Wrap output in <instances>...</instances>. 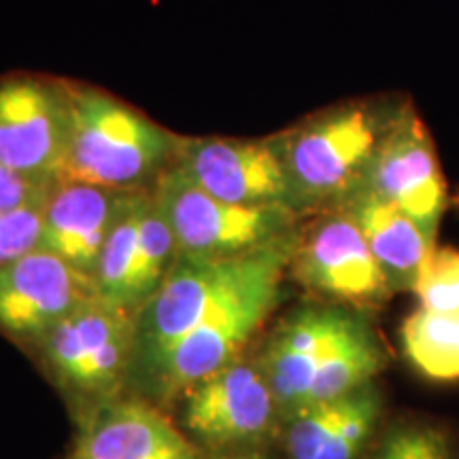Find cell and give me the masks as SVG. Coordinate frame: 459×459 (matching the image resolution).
Returning a JSON list of instances; mask_svg holds the SVG:
<instances>
[{
	"mask_svg": "<svg viewBox=\"0 0 459 459\" xmlns=\"http://www.w3.org/2000/svg\"><path fill=\"white\" fill-rule=\"evenodd\" d=\"M175 149L170 132L113 96L68 91V145L60 181L124 192L156 172Z\"/></svg>",
	"mask_w": 459,
	"mask_h": 459,
	"instance_id": "6da1fadb",
	"label": "cell"
},
{
	"mask_svg": "<svg viewBox=\"0 0 459 459\" xmlns=\"http://www.w3.org/2000/svg\"><path fill=\"white\" fill-rule=\"evenodd\" d=\"M281 238L238 255L177 254L162 285L136 313L134 351L147 375L172 344L260 271Z\"/></svg>",
	"mask_w": 459,
	"mask_h": 459,
	"instance_id": "7a4b0ae2",
	"label": "cell"
},
{
	"mask_svg": "<svg viewBox=\"0 0 459 459\" xmlns=\"http://www.w3.org/2000/svg\"><path fill=\"white\" fill-rule=\"evenodd\" d=\"M294 249L290 240L281 238L268 262L237 294L204 315L196 328L172 344L149 372L160 392L164 395L187 392L203 378L238 361L279 300L281 279Z\"/></svg>",
	"mask_w": 459,
	"mask_h": 459,
	"instance_id": "3957f363",
	"label": "cell"
},
{
	"mask_svg": "<svg viewBox=\"0 0 459 459\" xmlns=\"http://www.w3.org/2000/svg\"><path fill=\"white\" fill-rule=\"evenodd\" d=\"M394 115H383L368 105L338 107L274 141L294 200L355 192L364 183Z\"/></svg>",
	"mask_w": 459,
	"mask_h": 459,
	"instance_id": "277c9868",
	"label": "cell"
},
{
	"mask_svg": "<svg viewBox=\"0 0 459 459\" xmlns=\"http://www.w3.org/2000/svg\"><path fill=\"white\" fill-rule=\"evenodd\" d=\"M156 200L177 243V254L238 255L281 237L287 206L234 204L198 186L181 166L166 172Z\"/></svg>",
	"mask_w": 459,
	"mask_h": 459,
	"instance_id": "5b68a950",
	"label": "cell"
},
{
	"mask_svg": "<svg viewBox=\"0 0 459 459\" xmlns=\"http://www.w3.org/2000/svg\"><path fill=\"white\" fill-rule=\"evenodd\" d=\"M68 145V94L32 77L0 79V164L56 186Z\"/></svg>",
	"mask_w": 459,
	"mask_h": 459,
	"instance_id": "8992f818",
	"label": "cell"
},
{
	"mask_svg": "<svg viewBox=\"0 0 459 459\" xmlns=\"http://www.w3.org/2000/svg\"><path fill=\"white\" fill-rule=\"evenodd\" d=\"M359 187L398 206L429 238H436L446 186L434 143L412 108L404 107L394 115Z\"/></svg>",
	"mask_w": 459,
	"mask_h": 459,
	"instance_id": "52a82bcc",
	"label": "cell"
},
{
	"mask_svg": "<svg viewBox=\"0 0 459 459\" xmlns=\"http://www.w3.org/2000/svg\"><path fill=\"white\" fill-rule=\"evenodd\" d=\"M134 311L96 296L45 334V355L68 385L99 392L122 377L134 349Z\"/></svg>",
	"mask_w": 459,
	"mask_h": 459,
	"instance_id": "ba28073f",
	"label": "cell"
},
{
	"mask_svg": "<svg viewBox=\"0 0 459 459\" xmlns=\"http://www.w3.org/2000/svg\"><path fill=\"white\" fill-rule=\"evenodd\" d=\"M96 296L94 277L49 251L34 249L0 266V330L45 336Z\"/></svg>",
	"mask_w": 459,
	"mask_h": 459,
	"instance_id": "9c48e42d",
	"label": "cell"
},
{
	"mask_svg": "<svg viewBox=\"0 0 459 459\" xmlns=\"http://www.w3.org/2000/svg\"><path fill=\"white\" fill-rule=\"evenodd\" d=\"M364 325L338 308H302L287 317L271 338L262 368L279 411L291 415L302 409L324 366Z\"/></svg>",
	"mask_w": 459,
	"mask_h": 459,
	"instance_id": "30bf717a",
	"label": "cell"
},
{
	"mask_svg": "<svg viewBox=\"0 0 459 459\" xmlns=\"http://www.w3.org/2000/svg\"><path fill=\"white\" fill-rule=\"evenodd\" d=\"M179 166L200 187L226 203L290 206L294 200L274 141H187Z\"/></svg>",
	"mask_w": 459,
	"mask_h": 459,
	"instance_id": "8fae6325",
	"label": "cell"
},
{
	"mask_svg": "<svg viewBox=\"0 0 459 459\" xmlns=\"http://www.w3.org/2000/svg\"><path fill=\"white\" fill-rule=\"evenodd\" d=\"M296 274L308 290L347 304H377L389 281L351 215L319 221L294 249Z\"/></svg>",
	"mask_w": 459,
	"mask_h": 459,
	"instance_id": "7c38bea8",
	"label": "cell"
},
{
	"mask_svg": "<svg viewBox=\"0 0 459 459\" xmlns=\"http://www.w3.org/2000/svg\"><path fill=\"white\" fill-rule=\"evenodd\" d=\"M277 411L266 375L234 361L187 389L186 423L211 443H238L266 434Z\"/></svg>",
	"mask_w": 459,
	"mask_h": 459,
	"instance_id": "4fadbf2b",
	"label": "cell"
},
{
	"mask_svg": "<svg viewBox=\"0 0 459 459\" xmlns=\"http://www.w3.org/2000/svg\"><path fill=\"white\" fill-rule=\"evenodd\" d=\"M128 194L85 183H56L45 203L39 249L94 277L102 247Z\"/></svg>",
	"mask_w": 459,
	"mask_h": 459,
	"instance_id": "5bb4252c",
	"label": "cell"
},
{
	"mask_svg": "<svg viewBox=\"0 0 459 459\" xmlns=\"http://www.w3.org/2000/svg\"><path fill=\"white\" fill-rule=\"evenodd\" d=\"M79 459H200L162 412L139 400L113 402L91 417Z\"/></svg>",
	"mask_w": 459,
	"mask_h": 459,
	"instance_id": "9a60e30c",
	"label": "cell"
},
{
	"mask_svg": "<svg viewBox=\"0 0 459 459\" xmlns=\"http://www.w3.org/2000/svg\"><path fill=\"white\" fill-rule=\"evenodd\" d=\"M347 213L359 226L389 287L412 290L419 268L434 249V240L404 211L364 187L353 192Z\"/></svg>",
	"mask_w": 459,
	"mask_h": 459,
	"instance_id": "2e32d148",
	"label": "cell"
},
{
	"mask_svg": "<svg viewBox=\"0 0 459 459\" xmlns=\"http://www.w3.org/2000/svg\"><path fill=\"white\" fill-rule=\"evenodd\" d=\"M402 349L423 377L459 381V317L419 308L402 324Z\"/></svg>",
	"mask_w": 459,
	"mask_h": 459,
	"instance_id": "e0dca14e",
	"label": "cell"
},
{
	"mask_svg": "<svg viewBox=\"0 0 459 459\" xmlns=\"http://www.w3.org/2000/svg\"><path fill=\"white\" fill-rule=\"evenodd\" d=\"M143 203H145V196H141V194L126 196L122 209L115 217L111 232L105 240V247H102L94 274L96 290H99L102 300L113 304V307L128 308V311H132L130 290L136 255H139Z\"/></svg>",
	"mask_w": 459,
	"mask_h": 459,
	"instance_id": "ac0fdd59",
	"label": "cell"
},
{
	"mask_svg": "<svg viewBox=\"0 0 459 459\" xmlns=\"http://www.w3.org/2000/svg\"><path fill=\"white\" fill-rule=\"evenodd\" d=\"M412 291L426 311L459 317V251L434 247L419 268Z\"/></svg>",
	"mask_w": 459,
	"mask_h": 459,
	"instance_id": "d6986e66",
	"label": "cell"
},
{
	"mask_svg": "<svg viewBox=\"0 0 459 459\" xmlns=\"http://www.w3.org/2000/svg\"><path fill=\"white\" fill-rule=\"evenodd\" d=\"M43 211L45 203L0 211V266L39 249Z\"/></svg>",
	"mask_w": 459,
	"mask_h": 459,
	"instance_id": "ffe728a7",
	"label": "cell"
},
{
	"mask_svg": "<svg viewBox=\"0 0 459 459\" xmlns=\"http://www.w3.org/2000/svg\"><path fill=\"white\" fill-rule=\"evenodd\" d=\"M375 459H453V453L436 429L404 428L389 436Z\"/></svg>",
	"mask_w": 459,
	"mask_h": 459,
	"instance_id": "44dd1931",
	"label": "cell"
},
{
	"mask_svg": "<svg viewBox=\"0 0 459 459\" xmlns=\"http://www.w3.org/2000/svg\"><path fill=\"white\" fill-rule=\"evenodd\" d=\"M54 186H43L0 164V211L48 203Z\"/></svg>",
	"mask_w": 459,
	"mask_h": 459,
	"instance_id": "7402d4cb",
	"label": "cell"
},
{
	"mask_svg": "<svg viewBox=\"0 0 459 459\" xmlns=\"http://www.w3.org/2000/svg\"><path fill=\"white\" fill-rule=\"evenodd\" d=\"M226 459H264V457L257 455V453H245V455H232V457H226Z\"/></svg>",
	"mask_w": 459,
	"mask_h": 459,
	"instance_id": "603a6c76",
	"label": "cell"
}]
</instances>
